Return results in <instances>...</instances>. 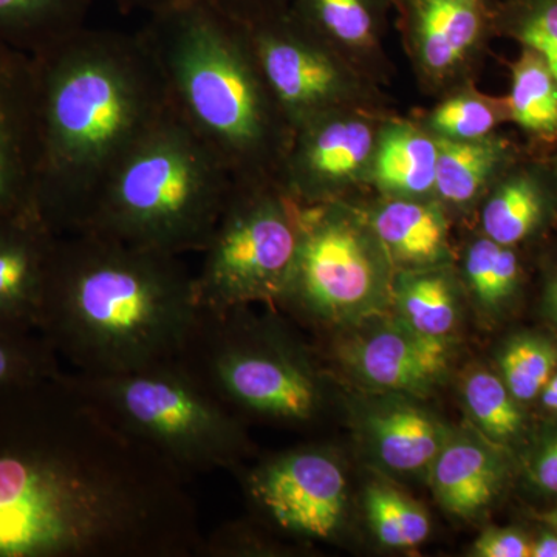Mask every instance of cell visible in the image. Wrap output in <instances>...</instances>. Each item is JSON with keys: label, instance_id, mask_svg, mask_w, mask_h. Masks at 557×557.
I'll list each match as a JSON object with an SVG mask.
<instances>
[{"label": "cell", "instance_id": "14", "mask_svg": "<svg viewBox=\"0 0 557 557\" xmlns=\"http://www.w3.org/2000/svg\"><path fill=\"white\" fill-rule=\"evenodd\" d=\"M448 357L446 339L423 335L399 319L359 339L348 361L373 386L423 394L442 379Z\"/></svg>", "mask_w": 557, "mask_h": 557}, {"label": "cell", "instance_id": "10", "mask_svg": "<svg viewBox=\"0 0 557 557\" xmlns=\"http://www.w3.org/2000/svg\"><path fill=\"white\" fill-rule=\"evenodd\" d=\"M260 73L289 131L330 113L343 97L344 76L329 44L292 11L247 27Z\"/></svg>", "mask_w": 557, "mask_h": 557}, {"label": "cell", "instance_id": "34", "mask_svg": "<svg viewBox=\"0 0 557 557\" xmlns=\"http://www.w3.org/2000/svg\"><path fill=\"white\" fill-rule=\"evenodd\" d=\"M475 553L482 557H530L531 545L518 531L491 530L478 539Z\"/></svg>", "mask_w": 557, "mask_h": 557}, {"label": "cell", "instance_id": "3", "mask_svg": "<svg viewBox=\"0 0 557 557\" xmlns=\"http://www.w3.org/2000/svg\"><path fill=\"white\" fill-rule=\"evenodd\" d=\"M143 40L172 109L234 180H274L292 131L260 73L247 27L211 0H174L149 14Z\"/></svg>", "mask_w": 557, "mask_h": 557}, {"label": "cell", "instance_id": "21", "mask_svg": "<svg viewBox=\"0 0 557 557\" xmlns=\"http://www.w3.org/2000/svg\"><path fill=\"white\" fill-rule=\"evenodd\" d=\"M388 0H292L289 11L325 44L366 49L379 38Z\"/></svg>", "mask_w": 557, "mask_h": 557}, {"label": "cell", "instance_id": "38", "mask_svg": "<svg viewBox=\"0 0 557 557\" xmlns=\"http://www.w3.org/2000/svg\"><path fill=\"white\" fill-rule=\"evenodd\" d=\"M541 395L542 405L548 410H552V412L557 413V372L553 373L552 379H549L545 387L542 388Z\"/></svg>", "mask_w": 557, "mask_h": 557}, {"label": "cell", "instance_id": "16", "mask_svg": "<svg viewBox=\"0 0 557 557\" xmlns=\"http://www.w3.org/2000/svg\"><path fill=\"white\" fill-rule=\"evenodd\" d=\"M429 469L440 505L460 518L485 508L500 482L496 458L474 440L449 438Z\"/></svg>", "mask_w": 557, "mask_h": 557}, {"label": "cell", "instance_id": "40", "mask_svg": "<svg viewBox=\"0 0 557 557\" xmlns=\"http://www.w3.org/2000/svg\"><path fill=\"white\" fill-rule=\"evenodd\" d=\"M552 309L553 313H555V317L557 318V281L555 287L552 289Z\"/></svg>", "mask_w": 557, "mask_h": 557}, {"label": "cell", "instance_id": "37", "mask_svg": "<svg viewBox=\"0 0 557 557\" xmlns=\"http://www.w3.org/2000/svg\"><path fill=\"white\" fill-rule=\"evenodd\" d=\"M531 557H557L556 534H542L536 544L531 545Z\"/></svg>", "mask_w": 557, "mask_h": 557}, {"label": "cell", "instance_id": "5", "mask_svg": "<svg viewBox=\"0 0 557 557\" xmlns=\"http://www.w3.org/2000/svg\"><path fill=\"white\" fill-rule=\"evenodd\" d=\"M70 373L121 431L186 479L234 467L247 448L239 418L220 406L177 359L109 375Z\"/></svg>", "mask_w": 557, "mask_h": 557}, {"label": "cell", "instance_id": "8", "mask_svg": "<svg viewBox=\"0 0 557 557\" xmlns=\"http://www.w3.org/2000/svg\"><path fill=\"white\" fill-rule=\"evenodd\" d=\"M381 292L379 262L364 236L344 219L302 212L298 258L281 304L343 322L375 313Z\"/></svg>", "mask_w": 557, "mask_h": 557}, {"label": "cell", "instance_id": "32", "mask_svg": "<svg viewBox=\"0 0 557 557\" xmlns=\"http://www.w3.org/2000/svg\"><path fill=\"white\" fill-rule=\"evenodd\" d=\"M496 121L493 108L472 97L453 98L432 113V127L450 139H483Z\"/></svg>", "mask_w": 557, "mask_h": 557}, {"label": "cell", "instance_id": "15", "mask_svg": "<svg viewBox=\"0 0 557 557\" xmlns=\"http://www.w3.org/2000/svg\"><path fill=\"white\" fill-rule=\"evenodd\" d=\"M424 67L456 69L474 50L494 16V0H397Z\"/></svg>", "mask_w": 557, "mask_h": 557}, {"label": "cell", "instance_id": "11", "mask_svg": "<svg viewBox=\"0 0 557 557\" xmlns=\"http://www.w3.org/2000/svg\"><path fill=\"white\" fill-rule=\"evenodd\" d=\"M38 95L30 54L0 42V219L39 214Z\"/></svg>", "mask_w": 557, "mask_h": 557}, {"label": "cell", "instance_id": "26", "mask_svg": "<svg viewBox=\"0 0 557 557\" xmlns=\"http://www.w3.org/2000/svg\"><path fill=\"white\" fill-rule=\"evenodd\" d=\"M542 203L537 189L528 180L509 182L487 201L483 211V230L487 239L498 245L518 244L536 226Z\"/></svg>", "mask_w": 557, "mask_h": 557}, {"label": "cell", "instance_id": "23", "mask_svg": "<svg viewBox=\"0 0 557 557\" xmlns=\"http://www.w3.org/2000/svg\"><path fill=\"white\" fill-rule=\"evenodd\" d=\"M397 304L401 321L423 335L446 339L456 325V296L443 274L418 273L403 277Z\"/></svg>", "mask_w": 557, "mask_h": 557}, {"label": "cell", "instance_id": "35", "mask_svg": "<svg viewBox=\"0 0 557 557\" xmlns=\"http://www.w3.org/2000/svg\"><path fill=\"white\" fill-rule=\"evenodd\" d=\"M534 479L539 486L557 494V438L549 442L537 457Z\"/></svg>", "mask_w": 557, "mask_h": 557}, {"label": "cell", "instance_id": "36", "mask_svg": "<svg viewBox=\"0 0 557 557\" xmlns=\"http://www.w3.org/2000/svg\"><path fill=\"white\" fill-rule=\"evenodd\" d=\"M123 11H145V13H153V11L163 9L168 3L174 0H113Z\"/></svg>", "mask_w": 557, "mask_h": 557}, {"label": "cell", "instance_id": "25", "mask_svg": "<svg viewBox=\"0 0 557 557\" xmlns=\"http://www.w3.org/2000/svg\"><path fill=\"white\" fill-rule=\"evenodd\" d=\"M366 509L373 533L386 547H416L426 541L431 531L426 512L392 487L370 486Z\"/></svg>", "mask_w": 557, "mask_h": 557}, {"label": "cell", "instance_id": "28", "mask_svg": "<svg viewBox=\"0 0 557 557\" xmlns=\"http://www.w3.org/2000/svg\"><path fill=\"white\" fill-rule=\"evenodd\" d=\"M556 368V348L528 336L512 341L500 358L502 380L518 401L536 398Z\"/></svg>", "mask_w": 557, "mask_h": 557}, {"label": "cell", "instance_id": "39", "mask_svg": "<svg viewBox=\"0 0 557 557\" xmlns=\"http://www.w3.org/2000/svg\"><path fill=\"white\" fill-rule=\"evenodd\" d=\"M542 520H544L545 523H548L549 527H553L555 530H557V508L545 512V515H542Z\"/></svg>", "mask_w": 557, "mask_h": 557}, {"label": "cell", "instance_id": "9", "mask_svg": "<svg viewBox=\"0 0 557 557\" xmlns=\"http://www.w3.org/2000/svg\"><path fill=\"white\" fill-rule=\"evenodd\" d=\"M245 493L259 515L282 533L330 539L343 523L346 475L321 449H295L263 461L245 475Z\"/></svg>", "mask_w": 557, "mask_h": 557}, {"label": "cell", "instance_id": "29", "mask_svg": "<svg viewBox=\"0 0 557 557\" xmlns=\"http://www.w3.org/2000/svg\"><path fill=\"white\" fill-rule=\"evenodd\" d=\"M465 271L480 302L496 307L515 289L519 265L511 249L494 240L482 239L469 248Z\"/></svg>", "mask_w": 557, "mask_h": 557}, {"label": "cell", "instance_id": "6", "mask_svg": "<svg viewBox=\"0 0 557 557\" xmlns=\"http://www.w3.org/2000/svg\"><path fill=\"white\" fill-rule=\"evenodd\" d=\"M178 364L220 406L288 424L310 423L321 391L306 359L273 324H256L247 306L199 307Z\"/></svg>", "mask_w": 557, "mask_h": 557}, {"label": "cell", "instance_id": "4", "mask_svg": "<svg viewBox=\"0 0 557 557\" xmlns=\"http://www.w3.org/2000/svg\"><path fill=\"white\" fill-rule=\"evenodd\" d=\"M234 178L174 109L116 168L86 225L166 255L203 251Z\"/></svg>", "mask_w": 557, "mask_h": 557}, {"label": "cell", "instance_id": "30", "mask_svg": "<svg viewBox=\"0 0 557 557\" xmlns=\"http://www.w3.org/2000/svg\"><path fill=\"white\" fill-rule=\"evenodd\" d=\"M60 357L39 332H0V388L61 372Z\"/></svg>", "mask_w": 557, "mask_h": 557}, {"label": "cell", "instance_id": "17", "mask_svg": "<svg viewBox=\"0 0 557 557\" xmlns=\"http://www.w3.org/2000/svg\"><path fill=\"white\" fill-rule=\"evenodd\" d=\"M370 434L380 460L398 472L431 468L449 442L448 429L424 410L394 406L370 418Z\"/></svg>", "mask_w": 557, "mask_h": 557}, {"label": "cell", "instance_id": "12", "mask_svg": "<svg viewBox=\"0 0 557 557\" xmlns=\"http://www.w3.org/2000/svg\"><path fill=\"white\" fill-rule=\"evenodd\" d=\"M373 150L375 137L368 123L325 113L293 132L282 161V188L293 199H309L359 174Z\"/></svg>", "mask_w": 557, "mask_h": 557}, {"label": "cell", "instance_id": "1", "mask_svg": "<svg viewBox=\"0 0 557 557\" xmlns=\"http://www.w3.org/2000/svg\"><path fill=\"white\" fill-rule=\"evenodd\" d=\"M38 95L36 207L58 236L79 233L132 149L172 110L139 33L81 28L32 57Z\"/></svg>", "mask_w": 557, "mask_h": 557}, {"label": "cell", "instance_id": "24", "mask_svg": "<svg viewBox=\"0 0 557 557\" xmlns=\"http://www.w3.org/2000/svg\"><path fill=\"white\" fill-rule=\"evenodd\" d=\"M512 119L536 134L557 131V83L536 51L527 49L512 69Z\"/></svg>", "mask_w": 557, "mask_h": 557}, {"label": "cell", "instance_id": "31", "mask_svg": "<svg viewBox=\"0 0 557 557\" xmlns=\"http://www.w3.org/2000/svg\"><path fill=\"white\" fill-rule=\"evenodd\" d=\"M512 16L523 46L536 51L557 83V0H518Z\"/></svg>", "mask_w": 557, "mask_h": 557}, {"label": "cell", "instance_id": "18", "mask_svg": "<svg viewBox=\"0 0 557 557\" xmlns=\"http://www.w3.org/2000/svg\"><path fill=\"white\" fill-rule=\"evenodd\" d=\"M91 0H0V42L35 57L87 27Z\"/></svg>", "mask_w": 557, "mask_h": 557}, {"label": "cell", "instance_id": "19", "mask_svg": "<svg viewBox=\"0 0 557 557\" xmlns=\"http://www.w3.org/2000/svg\"><path fill=\"white\" fill-rule=\"evenodd\" d=\"M437 141L410 126L388 127L375 149V177L381 188L421 196L435 188Z\"/></svg>", "mask_w": 557, "mask_h": 557}, {"label": "cell", "instance_id": "22", "mask_svg": "<svg viewBox=\"0 0 557 557\" xmlns=\"http://www.w3.org/2000/svg\"><path fill=\"white\" fill-rule=\"evenodd\" d=\"M437 148L434 189L457 205L478 196L500 156L498 146L485 139L442 138Z\"/></svg>", "mask_w": 557, "mask_h": 557}, {"label": "cell", "instance_id": "27", "mask_svg": "<svg viewBox=\"0 0 557 557\" xmlns=\"http://www.w3.org/2000/svg\"><path fill=\"white\" fill-rule=\"evenodd\" d=\"M463 397L469 413L490 437L511 438L522 428L518 399L512 397L504 380L493 373L486 370L471 373L465 381Z\"/></svg>", "mask_w": 557, "mask_h": 557}, {"label": "cell", "instance_id": "7", "mask_svg": "<svg viewBox=\"0 0 557 557\" xmlns=\"http://www.w3.org/2000/svg\"><path fill=\"white\" fill-rule=\"evenodd\" d=\"M274 180H234L194 276L199 307L281 302L298 258L302 211Z\"/></svg>", "mask_w": 557, "mask_h": 557}, {"label": "cell", "instance_id": "13", "mask_svg": "<svg viewBox=\"0 0 557 557\" xmlns=\"http://www.w3.org/2000/svg\"><path fill=\"white\" fill-rule=\"evenodd\" d=\"M58 240L36 212L0 219V332H38Z\"/></svg>", "mask_w": 557, "mask_h": 557}, {"label": "cell", "instance_id": "2", "mask_svg": "<svg viewBox=\"0 0 557 557\" xmlns=\"http://www.w3.org/2000/svg\"><path fill=\"white\" fill-rule=\"evenodd\" d=\"M199 311L180 256L83 233L60 236L38 332L75 372H132L178 357Z\"/></svg>", "mask_w": 557, "mask_h": 557}, {"label": "cell", "instance_id": "33", "mask_svg": "<svg viewBox=\"0 0 557 557\" xmlns=\"http://www.w3.org/2000/svg\"><path fill=\"white\" fill-rule=\"evenodd\" d=\"M231 20L245 27L259 24L289 10L292 0H211Z\"/></svg>", "mask_w": 557, "mask_h": 557}, {"label": "cell", "instance_id": "20", "mask_svg": "<svg viewBox=\"0 0 557 557\" xmlns=\"http://www.w3.org/2000/svg\"><path fill=\"white\" fill-rule=\"evenodd\" d=\"M373 228L384 247L406 262H434L445 255V219L429 205L392 201L376 212Z\"/></svg>", "mask_w": 557, "mask_h": 557}]
</instances>
